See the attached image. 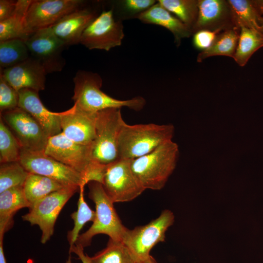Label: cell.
I'll return each mask as SVG.
<instances>
[{
	"mask_svg": "<svg viewBox=\"0 0 263 263\" xmlns=\"http://www.w3.org/2000/svg\"><path fill=\"white\" fill-rule=\"evenodd\" d=\"M84 187H81L79 190V196L77 202V209L71 215L74 220V226L72 230L68 232L67 239L69 243L68 260L66 263H72V249L79 235V232L88 222L94 221L96 214L95 211L93 210L87 204L84 198Z\"/></svg>",
	"mask_w": 263,
	"mask_h": 263,
	"instance_id": "27",
	"label": "cell"
},
{
	"mask_svg": "<svg viewBox=\"0 0 263 263\" xmlns=\"http://www.w3.org/2000/svg\"><path fill=\"white\" fill-rule=\"evenodd\" d=\"M174 215L168 209L163 210L156 219L148 224L128 229L122 242L138 262L148 258L151 249L164 242L166 232L174 222Z\"/></svg>",
	"mask_w": 263,
	"mask_h": 263,
	"instance_id": "7",
	"label": "cell"
},
{
	"mask_svg": "<svg viewBox=\"0 0 263 263\" xmlns=\"http://www.w3.org/2000/svg\"><path fill=\"white\" fill-rule=\"evenodd\" d=\"M17 0H0V21L9 18L14 13L17 5Z\"/></svg>",
	"mask_w": 263,
	"mask_h": 263,
	"instance_id": "36",
	"label": "cell"
},
{
	"mask_svg": "<svg viewBox=\"0 0 263 263\" xmlns=\"http://www.w3.org/2000/svg\"><path fill=\"white\" fill-rule=\"evenodd\" d=\"M221 30H200L193 34V44L199 50H204L212 43L217 35L222 32Z\"/></svg>",
	"mask_w": 263,
	"mask_h": 263,
	"instance_id": "35",
	"label": "cell"
},
{
	"mask_svg": "<svg viewBox=\"0 0 263 263\" xmlns=\"http://www.w3.org/2000/svg\"><path fill=\"white\" fill-rule=\"evenodd\" d=\"M72 252L75 253L82 263H90V257L84 252V247L79 244H75L72 249Z\"/></svg>",
	"mask_w": 263,
	"mask_h": 263,
	"instance_id": "37",
	"label": "cell"
},
{
	"mask_svg": "<svg viewBox=\"0 0 263 263\" xmlns=\"http://www.w3.org/2000/svg\"><path fill=\"white\" fill-rule=\"evenodd\" d=\"M29 173L19 161L0 163V193L14 187L23 186Z\"/></svg>",
	"mask_w": 263,
	"mask_h": 263,
	"instance_id": "31",
	"label": "cell"
},
{
	"mask_svg": "<svg viewBox=\"0 0 263 263\" xmlns=\"http://www.w3.org/2000/svg\"><path fill=\"white\" fill-rule=\"evenodd\" d=\"M31 206L23 186L8 189L0 193V239L13 225V217L20 209Z\"/></svg>",
	"mask_w": 263,
	"mask_h": 263,
	"instance_id": "21",
	"label": "cell"
},
{
	"mask_svg": "<svg viewBox=\"0 0 263 263\" xmlns=\"http://www.w3.org/2000/svg\"><path fill=\"white\" fill-rule=\"evenodd\" d=\"M235 26L227 0H199L198 15L193 35L200 30L224 31Z\"/></svg>",
	"mask_w": 263,
	"mask_h": 263,
	"instance_id": "18",
	"label": "cell"
},
{
	"mask_svg": "<svg viewBox=\"0 0 263 263\" xmlns=\"http://www.w3.org/2000/svg\"><path fill=\"white\" fill-rule=\"evenodd\" d=\"M125 34L122 21L115 18L113 9L103 10L83 32L80 43L89 50L109 51L120 46Z\"/></svg>",
	"mask_w": 263,
	"mask_h": 263,
	"instance_id": "11",
	"label": "cell"
},
{
	"mask_svg": "<svg viewBox=\"0 0 263 263\" xmlns=\"http://www.w3.org/2000/svg\"><path fill=\"white\" fill-rule=\"evenodd\" d=\"M25 41L30 56L42 65L47 74L62 70L65 65L62 52L67 46L51 27L37 31Z\"/></svg>",
	"mask_w": 263,
	"mask_h": 263,
	"instance_id": "14",
	"label": "cell"
},
{
	"mask_svg": "<svg viewBox=\"0 0 263 263\" xmlns=\"http://www.w3.org/2000/svg\"><path fill=\"white\" fill-rule=\"evenodd\" d=\"M89 197L95 204V218L91 227L80 234L75 243L83 247L91 244L92 238L99 234H106L110 239L122 242L128 228L122 223L113 207V203L107 195L102 184L90 182Z\"/></svg>",
	"mask_w": 263,
	"mask_h": 263,
	"instance_id": "5",
	"label": "cell"
},
{
	"mask_svg": "<svg viewBox=\"0 0 263 263\" xmlns=\"http://www.w3.org/2000/svg\"><path fill=\"white\" fill-rule=\"evenodd\" d=\"M66 187L68 186L48 177L30 173L23 188L25 196L32 206L50 193Z\"/></svg>",
	"mask_w": 263,
	"mask_h": 263,
	"instance_id": "25",
	"label": "cell"
},
{
	"mask_svg": "<svg viewBox=\"0 0 263 263\" xmlns=\"http://www.w3.org/2000/svg\"><path fill=\"white\" fill-rule=\"evenodd\" d=\"M241 28L236 26L224 30L218 34L211 45L202 51L197 57L198 62L216 56L233 57L238 45Z\"/></svg>",
	"mask_w": 263,
	"mask_h": 263,
	"instance_id": "23",
	"label": "cell"
},
{
	"mask_svg": "<svg viewBox=\"0 0 263 263\" xmlns=\"http://www.w3.org/2000/svg\"><path fill=\"white\" fill-rule=\"evenodd\" d=\"M99 14L97 8L87 4L67 15L50 27L67 46L77 44L80 43L85 29Z\"/></svg>",
	"mask_w": 263,
	"mask_h": 263,
	"instance_id": "16",
	"label": "cell"
},
{
	"mask_svg": "<svg viewBox=\"0 0 263 263\" xmlns=\"http://www.w3.org/2000/svg\"><path fill=\"white\" fill-rule=\"evenodd\" d=\"M0 118L15 136L21 149L44 151L50 137L27 112L18 107L1 113Z\"/></svg>",
	"mask_w": 263,
	"mask_h": 263,
	"instance_id": "13",
	"label": "cell"
},
{
	"mask_svg": "<svg viewBox=\"0 0 263 263\" xmlns=\"http://www.w3.org/2000/svg\"><path fill=\"white\" fill-rule=\"evenodd\" d=\"M19 95L18 107L30 114L49 137L61 132V112H53L48 110L40 99L38 92L23 89L19 91Z\"/></svg>",
	"mask_w": 263,
	"mask_h": 263,
	"instance_id": "19",
	"label": "cell"
},
{
	"mask_svg": "<svg viewBox=\"0 0 263 263\" xmlns=\"http://www.w3.org/2000/svg\"><path fill=\"white\" fill-rule=\"evenodd\" d=\"M90 263H138L121 241L109 239L106 247L90 257Z\"/></svg>",
	"mask_w": 263,
	"mask_h": 263,
	"instance_id": "29",
	"label": "cell"
},
{
	"mask_svg": "<svg viewBox=\"0 0 263 263\" xmlns=\"http://www.w3.org/2000/svg\"><path fill=\"white\" fill-rule=\"evenodd\" d=\"M30 57V54L25 40L16 38L0 41L1 69L16 66Z\"/></svg>",
	"mask_w": 263,
	"mask_h": 263,
	"instance_id": "28",
	"label": "cell"
},
{
	"mask_svg": "<svg viewBox=\"0 0 263 263\" xmlns=\"http://www.w3.org/2000/svg\"><path fill=\"white\" fill-rule=\"evenodd\" d=\"M31 0H17L13 14L0 21V41L16 38L25 41L28 38L24 30V20Z\"/></svg>",
	"mask_w": 263,
	"mask_h": 263,
	"instance_id": "24",
	"label": "cell"
},
{
	"mask_svg": "<svg viewBox=\"0 0 263 263\" xmlns=\"http://www.w3.org/2000/svg\"><path fill=\"white\" fill-rule=\"evenodd\" d=\"M19 92L0 75V111L12 110L18 107Z\"/></svg>",
	"mask_w": 263,
	"mask_h": 263,
	"instance_id": "34",
	"label": "cell"
},
{
	"mask_svg": "<svg viewBox=\"0 0 263 263\" xmlns=\"http://www.w3.org/2000/svg\"><path fill=\"white\" fill-rule=\"evenodd\" d=\"M138 263H157L155 260L150 255L147 259L138 262Z\"/></svg>",
	"mask_w": 263,
	"mask_h": 263,
	"instance_id": "39",
	"label": "cell"
},
{
	"mask_svg": "<svg viewBox=\"0 0 263 263\" xmlns=\"http://www.w3.org/2000/svg\"><path fill=\"white\" fill-rule=\"evenodd\" d=\"M0 263H7L3 251V239H0Z\"/></svg>",
	"mask_w": 263,
	"mask_h": 263,
	"instance_id": "38",
	"label": "cell"
},
{
	"mask_svg": "<svg viewBox=\"0 0 263 263\" xmlns=\"http://www.w3.org/2000/svg\"><path fill=\"white\" fill-rule=\"evenodd\" d=\"M125 123L121 109H108L96 113L95 138L92 146L95 162L106 166L119 159L118 139Z\"/></svg>",
	"mask_w": 263,
	"mask_h": 263,
	"instance_id": "6",
	"label": "cell"
},
{
	"mask_svg": "<svg viewBox=\"0 0 263 263\" xmlns=\"http://www.w3.org/2000/svg\"><path fill=\"white\" fill-rule=\"evenodd\" d=\"M44 152L80 174L87 184H102L106 166L94 161L92 146L76 143L60 132L49 138Z\"/></svg>",
	"mask_w": 263,
	"mask_h": 263,
	"instance_id": "2",
	"label": "cell"
},
{
	"mask_svg": "<svg viewBox=\"0 0 263 263\" xmlns=\"http://www.w3.org/2000/svg\"><path fill=\"white\" fill-rule=\"evenodd\" d=\"M142 22L162 26L173 35L175 43L179 46L183 38L193 35L191 29L163 7L158 1L137 18Z\"/></svg>",
	"mask_w": 263,
	"mask_h": 263,
	"instance_id": "20",
	"label": "cell"
},
{
	"mask_svg": "<svg viewBox=\"0 0 263 263\" xmlns=\"http://www.w3.org/2000/svg\"><path fill=\"white\" fill-rule=\"evenodd\" d=\"M131 160L118 159L106 166L102 184L113 203L132 201L145 190L132 171Z\"/></svg>",
	"mask_w": 263,
	"mask_h": 263,
	"instance_id": "9",
	"label": "cell"
},
{
	"mask_svg": "<svg viewBox=\"0 0 263 263\" xmlns=\"http://www.w3.org/2000/svg\"><path fill=\"white\" fill-rule=\"evenodd\" d=\"M19 162L28 172L48 177L65 186L80 188L87 184L80 174L44 151L21 149Z\"/></svg>",
	"mask_w": 263,
	"mask_h": 263,
	"instance_id": "12",
	"label": "cell"
},
{
	"mask_svg": "<svg viewBox=\"0 0 263 263\" xmlns=\"http://www.w3.org/2000/svg\"><path fill=\"white\" fill-rule=\"evenodd\" d=\"M21 148L10 129L0 118V162L19 161Z\"/></svg>",
	"mask_w": 263,
	"mask_h": 263,
	"instance_id": "33",
	"label": "cell"
},
{
	"mask_svg": "<svg viewBox=\"0 0 263 263\" xmlns=\"http://www.w3.org/2000/svg\"><path fill=\"white\" fill-rule=\"evenodd\" d=\"M263 47V33L242 27L233 58L239 66H244L254 53Z\"/></svg>",
	"mask_w": 263,
	"mask_h": 263,
	"instance_id": "26",
	"label": "cell"
},
{
	"mask_svg": "<svg viewBox=\"0 0 263 263\" xmlns=\"http://www.w3.org/2000/svg\"><path fill=\"white\" fill-rule=\"evenodd\" d=\"M235 26L263 33V15L257 0H228Z\"/></svg>",
	"mask_w": 263,
	"mask_h": 263,
	"instance_id": "22",
	"label": "cell"
},
{
	"mask_svg": "<svg viewBox=\"0 0 263 263\" xmlns=\"http://www.w3.org/2000/svg\"><path fill=\"white\" fill-rule=\"evenodd\" d=\"M96 113L84 111L74 104L69 109L61 112V132L76 143L92 146L95 138Z\"/></svg>",
	"mask_w": 263,
	"mask_h": 263,
	"instance_id": "15",
	"label": "cell"
},
{
	"mask_svg": "<svg viewBox=\"0 0 263 263\" xmlns=\"http://www.w3.org/2000/svg\"><path fill=\"white\" fill-rule=\"evenodd\" d=\"M47 74L42 65L31 56L16 66L0 69V75L18 92L23 89L37 92L43 90Z\"/></svg>",
	"mask_w": 263,
	"mask_h": 263,
	"instance_id": "17",
	"label": "cell"
},
{
	"mask_svg": "<svg viewBox=\"0 0 263 263\" xmlns=\"http://www.w3.org/2000/svg\"><path fill=\"white\" fill-rule=\"evenodd\" d=\"M260 11L263 15V0H257Z\"/></svg>",
	"mask_w": 263,
	"mask_h": 263,
	"instance_id": "40",
	"label": "cell"
},
{
	"mask_svg": "<svg viewBox=\"0 0 263 263\" xmlns=\"http://www.w3.org/2000/svg\"><path fill=\"white\" fill-rule=\"evenodd\" d=\"M173 125L154 123L129 125L125 123L118 139L119 159L133 160L146 155L171 140Z\"/></svg>",
	"mask_w": 263,
	"mask_h": 263,
	"instance_id": "4",
	"label": "cell"
},
{
	"mask_svg": "<svg viewBox=\"0 0 263 263\" xmlns=\"http://www.w3.org/2000/svg\"><path fill=\"white\" fill-rule=\"evenodd\" d=\"M87 4L82 0H32L24 20L25 34L29 37L38 30L50 27Z\"/></svg>",
	"mask_w": 263,
	"mask_h": 263,
	"instance_id": "10",
	"label": "cell"
},
{
	"mask_svg": "<svg viewBox=\"0 0 263 263\" xmlns=\"http://www.w3.org/2000/svg\"><path fill=\"white\" fill-rule=\"evenodd\" d=\"M73 81L75 87L72 99L74 104L87 112L96 113L108 109L123 107L139 111L146 103L145 99L141 96L120 100L107 94L101 90L102 79L96 73L78 70Z\"/></svg>",
	"mask_w": 263,
	"mask_h": 263,
	"instance_id": "1",
	"label": "cell"
},
{
	"mask_svg": "<svg viewBox=\"0 0 263 263\" xmlns=\"http://www.w3.org/2000/svg\"><path fill=\"white\" fill-rule=\"evenodd\" d=\"M80 188L68 186L48 195L38 201L29 208V212L22 219L31 225H38L41 231L40 242L44 244L54 234L57 217L67 201Z\"/></svg>",
	"mask_w": 263,
	"mask_h": 263,
	"instance_id": "8",
	"label": "cell"
},
{
	"mask_svg": "<svg viewBox=\"0 0 263 263\" xmlns=\"http://www.w3.org/2000/svg\"><path fill=\"white\" fill-rule=\"evenodd\" d=\"M157 1L175 15L192 32L198 15L199 0H158Z\"/></svg>",
	"mask_w": 263,
	"mask_h": 263,
	"instance_id": "30",
	"label": "cell"
},
{
	"mask_svg": "<svg viewBox=\"0 0 263 263\" xmlns=\"http://www.w3.org/2000/svg\"><path fill=\"white\" fill-rule=\"evenodd\" d=\"M157 2L155 0H118L111 2L116 18L121 20L137 19Z\"/></svg>",
	"mask_w": 263,
	"mask_h": 263,
	"instance_id": "32",
	"label": "cell"
},
{
	"mask_svg": "<svg viewBox=\"0 0 263 263\" xmlns=\"http://www.w3.org/2000/svg\"><path fill=\"white\" fill-rule=\"evenodd\" d=\"M178 154V145L169 140L149 153L132 160L131 168L145 189L160 190L173 171Z\"/></svg>",
	"mask_w": 263,
	"mask_h": 263,
	"instance_id": "3",
	"label": "cell"
}]
</instances>
